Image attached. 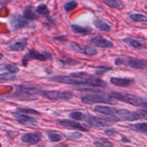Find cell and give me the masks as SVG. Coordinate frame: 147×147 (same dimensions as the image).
<instances>
[{
    "label": "cell",
    "instance_id": "6da1fadb",
    "mask_svg": "<svg viewBox=\"0 0 147 147\" xmlns=\"http://www.w3.org/2000/svg\"><path fill=\"white\" fill-rule=\"evenodd\" d=\"M51 81L58 83L72 86H88L92 87H103L106 86V83L98 78L90 76L85 72H78L71 73L70 76H55L50 78Z\"/></svg>",
    "mask_w": 147,
    "mask_h": 147
},
{
    "label": "cell",
    "instance_id": "7a4b0ae2",
    "mask_svg": "<svg viewBox=\"0 0 147 147\" xmlns=\"http://www.w3.org/2000/svg\"><path fill=\"white\" fill-rule=\"evenodd\" d=\"M41 88L37 87L16 86L14 96L17 98L22 99V100H36L37 98H34V95L39 94Z\"/></svg>",
    "mask_w": 147,
    "mask_h": 147
},
{
    "label": "cell",
    "instance_id": "3957f363",
    "mask_svg": "<svg viewBox=\"0 0 147 147\" xmlns=\"http://www.w3.org/2000/svg\"><path fill=\"white\" fill-rule=\"evenodd\" d=\"M109 97L115 100H119V101L123 102V103L134 106H140L142 102L144 101L143 99L135 96V95L117 91L111 92L109 94Z\"/></svg>",
    "mask_w": 147,
    "mask_h": 147
},
{
    "label": "cell",
    "instance_id": "277c9868",
    "mask_svg": "<svg viewBox=\"0 0 147 147\" xmlns=\"http://www.w3.org/2000/svg\"><path fill=\"white\" fill-rule=\"evenodd\" d=\"M116 65H126L139 70H147V60L130 57H118L115 60Z\"/></svg>",
    "mask_w": 147,
    "mask_h": 147
},
{
    "label": "cell",
    "instance_id": "5b68a950",
    "mask_svg": "<svg viewBox=\"0 0 147 147\" xmlns=\"http://www.w3.org/2000/svg\"><path fill=\"white\" fill-rule=\"evenodd\" d=\"M83 121L89 126L97 128L107 127V126L112 125L116 121L112 119H104V118H100L98 116L88 114H86Z\"/></svg>",
    "mask_w": 147,
    "mask_h": 147
},
{
    "label": "cell",
    "instance_id": "8992f818",
    "mask_svg": "<svg viewBox=\"0 0 147 147\" xmlns=\"http://www.w3.org/2000/svg\"><path fill=\"white\" fill-rule=\"evenodd\" d=\"M49 100H68L72 98L73 93L70 91H60V90H41L39 93Z\"/></svg>",
    "mask_w": 147,
    "mask_h": 147
},
{
    "label": "cell",
    "instance_id": "52a82bcc",
    "mask_svg": "<svg viewBox=\"0 0 147 147\" xmlns=\"http://www.w3.org/2000/svg\"><path fill=\"white\" fill-rule=\"evenodd\" d=\"M81 101L86 104H93L96 103H108L111 105H116L117 103L115 100L112 99L109 96H105L100 94H89L83 96L81 98Z\"/></svg>",
    "mask_w": 147,
    "mask_h": 147
},
{
    "label": "cell",
    "instance_id": "ba28073f",
    "mask_svg": "<svg viewBox=\"0 0 147 147\" xmlns=\"http://www.w3.org/2000/svg\"><path fill=\"white\" fill-rule=\"evenodd\" d=\"M51 57V54L47 52L45 53H39L37 50L32 49L30 50L28 53L24 55L23 57L22 60V63L23 66H27L28 64V62L30 60H40V61H45L47 60V59H50Z\"/></svg>",
    "mask_w": 147,
    "mask_h": 147
},
{
    "label": "cell",
    "instance_id": "9c48e42d",
    "mask_svg": "<svg viewBox=\"0 0 147 147\" xmlns=\"http://www.w3.org/2000/svg\"><path fill=\"white\" fill-rule=\"evenodd\" d=\"M68 47L76 53H80L87 56H94L98 53L97 50L93 46L84 45L80 43L71 42L68 44Z\"/></svg>",
    "mask_w": 147,
    "mask_h": 147
},
{
    "label": "cell",
    "instance_id": "30bf717a",
    "mask_svg": "<svg viewBox=\"0 0 147 147\" xmlns=\"http://www.w3.org/2000/svg\"><path fill=\"white\" fill-rule=\"evenodd\" d=\"M27 20L21 14L16 13L12 14L9 19V24L13 31H17L20 29L25 27L27 24Z\"/></svg>",
    "mask_w": 147,
    "mask_h": 147
},
{
    "label": "cell",
    "instance_id": "8fae6325",
    "mask_svg": "<svg viewBox=\"0 0 147 147\" xmlns=\"http://www.w3.org/2000/svg\"><path fill=\"white\" fill-rule=\"evenodd\" d=\"M13 117L15 121L24 126H35L37 123V120L35 118L24 113H14Z\"/></svg>",
    "mask_w": 147,
    "mask_h": 147
},
{
    "label": "cell",
    "instance_id": "7c38bea8",
    "mask_svg": "<svg viewBox=\"0 0 147 147\" xmlns=\"http://www.w3.org/2000/svg\"><path fill=\"white\" fill-rule=\"evenodd\" d=\"M90 42L92 45L98 47L102 49L111 48L113 47V44L112 42L109 41L107 39L104 38L103 36L95 35L90 38Z\"/></svg>",
    "mask_w": 147,
    "mask_h": 147
},
{
    "label": "cell",
    "instance_id": "4fadbf2b",
    "mask_svg": "<svg viewBox=\"0 0 147 147\" xmlns=\"http://www.w3.org/2000/svg\"><path fill=\"white\" fill-rule=\"evenodd\" d=\"M94 111L96 112H98V113L111 117L116 121H118V119L116 118L117 109H113V108L110 107V106H103V105H96L94 107Z\"/></svg>",
    "mask_w": 147,
    "mask_h": 147
},
{
    "label": "cell",
    "instance_id": "5bb4252c",
    "mask_svg": "<svg viewBox=\"0 0 147 147\" xmlns=\"http://www.w3.org/2000/svg\"><path fill=\"white\" fill-rule=\"evenodd\" d=\"M57 124L60 126H63V127H67V128H72V129H76L78 130L83 131H88V129L83 126V125L80 123H78V122L70 120H60L57 121Z\"/></svg>",
    "mask_w": 147,
    "mask_h": 147
},
{
    "label": "cell",
    "instance_id": "9a60e30c",
    "mask_svg": "<svg viewBox=\"0 0 147 147\" xmlns=\"http://www.w3.org/2000/svg\"><path fill=\"white\" fill-rule=\"evenodd\" d=\"M110 83L118 87H129L134 83V80L127 78L112 77L110 79Z\"/></svg>",
    "mask_w": 147,
    "mask_h": 147
},
{
    "label": "cell",
    "instance_id": "2e32d148",
    "mask_svg": "<svg viewBox=\"0 0 147 147\" xmlns=\"http://www.w3.org/2000/svg\"><path fill=\"white\" fill-rule=\"evenodd\" d=\"M27 45V40L26 39H22L19 41H14L11 42L6 47L9 52H21L26 48Z\"/></svg>",
    "mask_w": 147,
    "mask_h": 147
},
{
    "label": "cell",
    "instance_id": "e0dca14e",
    "mask_svg": "<svg viewBox=\"0 0 147 147\" xmlns=\"http://www.w3.org/2000/svg\"><path fill=\"white\" fill-rule=\"evenodd\" d=\"M21 140L24 143H27L30 145H34L40 142V136L37 134L27 133L22 136Z\"/></svg>",
    "mask_w": 147,
    "mask_h": 147
},
{
    "label": "cell",
    "instance_id": "ac0fdd59",
    "mask_svg": "<svg viewBox=\"0 0 147 147\" xmlns=\"http://www.w3.org/2000/svg\"><path fill=\"white\" fill-rule=\"evenodd\" d=\"M93 25L96 27V28H97L98 30H101L103 32H109L111 30V26L108 24L107 22H106L103 20H100V19H96V20H93Z\"/></svg>",
    "mask_w": 147,
    "mask_h": 147
},
{
    "label": "cell",
    "instance_id": "d6986e66",
    "mask_svg": "<svg viewBox=\"0 0 147 147\" xmlns=\"http://www.w3.org/2000/svg\"><path fill=\"white\" fill-rule=\"evenodd\" d=\"M71 28L73 32L77 33V34H88L92 32L91 27H84V26L78 25V24H73L71 26Z\"/></svg>",
    "mask_w": 147,
    "mask_h": 147
},
{
    "label": "cell",
    "instance_id": "ffe728a7",
    "mask_svg": "<svg viewBox=\"0 0 147 147\" xmlns=\"http://www.w3.org/2000/svg\"><path fill=\"white\" fill-rule=\"evenodd\" d=\"M123 42L126 43L127 45H129V47H134V48L141 49L143 47V45H142L140 42L132 38V37H125L124 39H123Z\"/></svg>",
    "mask_w": 147,
    "mask_h": 147
},
{
    "label": "cell",
    "instance_id": "44dd1931",
    "mask_svg": "<svg viewBox=\"0 0 147 147\" xmlns=\"http://www.w3.org/2000/svg\"><path fill=\"white\" fill-rule=\"evenodd\" d=\"M130 128L132 130L147 135V123H139L130 125Z\"/></svg>",
    "mask_w": 147,
    "mask_h": 147
},
{
    "label": "cell",
    "instance_id": "7402d4cb",
    "mask_svg": "<svg viewBox=\"0 0 147 147\" xmlns=\"http://www.w3.org/2000/svg\"><path fill=\"white\" fill-rule=\"evenodd\" d=\"M23 17L27 20H34L37 18L35 12L32 9L31 7H27L23 11Z\"/></svg>",
    "mask_w": 147,
    "mask_h": 147
},
{
    "label": "cell",
    "instance_id": "603a6c76",
    "mask_svg": "<svg viewBox=\"0 0 147 147\" xmlns=\"http://www.w3.org/2000/svg\"><path fill=\"white\" fill-rule=\"evenodd\" d=\"M36 11L40 15L45 16V17H48L49 14H50V10L45 4H39L36 7Z\"/></svg>",
    "mask_w": 147,
    "mask_h": 147
},
{
    "label": "cell",
    "instance_id": "cb8c5ba5",
    "mask_svg": "<svg viewBox=\"0 0 147 147\" xmlns=\"http://www.w3.org/2000/svg\"><path fill=\"white\" fill-rule=\"evenodd\" d=\"M94 144L97 147H113V144L109 140L104 139H96Z\"/></svg>",
    "mask_w": 147,
    "mask_h": 147
},
{
    "label": "cell",
    "instance_id": "d4e9b609",
    "mask_svg": "<svg viewBox=\"0 0 147 147\" xmlns=\"http://www.w3.org/2000/svg\"><path fill=\"white\" fill-rule=\"evenodd\" d=\"M131 20L133 21L136 22H147V17L144 15V14H139V13H134L129 16Z\"/></svg>",
    "mask_w": 147,
    "mask_h": 147
},
{
    "label": "cell",
    "instance_id": "484cf974",
    "mask_svg": "<svg viewBox=\"0 0 147 147\" xmlns=\"http://www.w3.org/2000/svg\"><path fill=\"white\" fill-rule=\"evenodd\" d=\"M103 1L106 5L111 7V8L117 9H121L123 8V5L116 0H103Z\"/></svg>",
    "mask_w": 147,
    "mask_h": 147
},
{
    "label": "cell",
    "instance_id": "4316f807",
    "mask_svg": "<svg viewBox=\"0 0 147 147\" xmlns=\"http://www.w3.org/2000/svg\"><path fill=\"white\" fill-rule=\"evenodd\" d=\"M86 113L80 111H73L69 114V117L77 121H83Z\"/></svg>",
    "mask_w": 147,
    "mask_h": 147
},
{
    "label": "cell",
    "instance_id": "83f0119b",
    "mask_svg": "<svg viewBox=\"0 0 147 147\" xmlns=\"http://www.w3.org/2000/svg\"><path fill=\"white\" fill-rule=\"evenodd\" d=\"M48 139L52 142H59L63 139V136L57 132H50L48 134Z\"/></svg>",
    "mask_w": 147,
    "mask_h": 147
},
{
    "label": "cell",
    "instance_id": "f1b7e54d",
    "mask_svg": "<svg viewBox=\"0 0 147 147\" xmlns=\"http://www.w3.org/2000/svg\"><path fill=\"white\" fill-rule=\"evenodd\" d=\"M78 7V3L76 1H70L65 3L64 5V9L67 12L72 11L73 9H76Z\"/></svg>",
    "mask_w": 147,
    "mask_h": 147
},
{
    "label": "cell",
    "instance_id": "f546056e",
    "mask_svg": "<svg viewBox=\"0 0 147 147\" xmlns=\"http://www.w3.org/2000/svg\"><path fill=\"white\" fill-rule=\"evenodd\" d=\"M17 111L24 114H39L38 111L32 109H30V108H18Z\"/></svg>",
    "mask_w": 147,
    "mask_h": 147
},
{
    "label": "cell",
    "instance_id": "4dcf8cb0",
    "mask_svg": "<svg viewBox=\"0 0 147 147\" xmlns=\"http://www.w3.org/2000/svg\"><path fill=\"white\" fill-rule=\"evenodd\" d=\"M5 69L8 71V73H11V74H16L18 72H20V68L15 65L9 64L5 65Z\"/></svg>",
    "mask_w": 147,
    "mask_h": 147
},
{
    "label": "cell",
    "instance_id": "1f68e13d",
    "mask_svg": "<svg viewBox=\"0 0 147 147\" xmlns=\"http://www.w3.org/2000/svg\"><path fill=\"white\" fill-rule=\"evenodd\" d=\"M16 78V76L14 74H11L9 73H2L0 74V79L4 80H14Z\"/></svg>",
    "mask_w": 147,
    "mask_h": 147
},
{
    "label": "cell",
    "instance_id": "d6a6232c",
    "mask_svg": "<svg viewBox=\"0 0 147 147\" xmlns=\"http://www.w3.org/2000/svg\"><path fill=\"white\" fill-rule=\"evenodd\" d=\"M83 136L82 133L79 131H74V132H70V133L67 134V137L70 139H79Z\"/></svg>",
    "mask_w": 147,
    "mask_h": 147
},
{
    "label": "cell",
    "instance_id": "836d02e7",
    "mask_svg": "<svg viewBox=\"0 0 147 147\" xmlns=\"http://www.w3.org/2000/svg\"><path fill=\"white\" fill-rule=\"evenodd\" d=\"M112 70V68H111V67H100L96 70V74L97 75V76H101V75H103V73H106V71H108V70Z\"/></svg>",
    "mask_w": 147,
    "mask_h": 147
},
{
    "label": "cell",
    "instance_id": "e575fe53",
    "mask_svg": "<svg viewBox=\"0 0 147 147\" xmlns=\"http://www.w3.org/2000/svg\"><path fill=\"white\" fill-rule=\"evenodd\" d=\"M138 111H139V115H140L141 119H147V110H140Z\"/></svg>",
    "mask_w": 147,
    "mask_h": 147
},
{
    "label": "cell",
    "instance_id": "d590c367",
    "mask_svg": "<svg viewBox=\"0 0 147 147\" xmlns=\"http://www.w3.org/2000/svg\"><path fill=\"white\" fill-rule=\"evenodd\" d=\"M115 133H116V131L113 129H107V130L105 131V134L110 136H113L115 134Z\"/></svg>",
    "mask_w": 147,
    "mask_h": 147
},
{
    "label": "cell",
    "instance_id": "8d00e7d4",
    "mask_svg": "<svg viewBox=\"0 0 147 147\" xmlns=\"http://www.w3.org/2000/svg\"><path fill=\"white\" fill-rule=\"evenodd\" d=\"M141 107L144 109V110H147V101H143L141 104Z\"/></svg>",
    "mask_w": 147,
    "mask_h": 147
},
{
    "label": "cell",
    "instance_id": "74e56055",
    "mask_svg": "<svg viewBox=\"0 0 147 147\" xmlns=\"http://www.w3.org/2000/svg\"><path fill=\"white\" fill-rule=\"evenodd\" d=\"M3 57H4V55H3V54H1V53H0V60H1V59H2Z\"/></svg>",
    "mask_w": 147,
    "mask_h": 147
}]
</instances>
